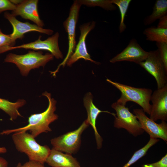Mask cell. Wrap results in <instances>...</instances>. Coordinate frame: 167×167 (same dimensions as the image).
<instances>
[{
  "label": "cell",
  "instance_id": "14",
  "mask_svg": "<svg viewBox=\"0 0 167 167\" xmlns=\"http://www.w3.org/2000/svg\"><path fill=\"white\" fill-rule=\"evenodd\" d=\"M149 52L144 50L138 43L136 40H131L127 46L121 53L111 59L112 63L123 61L133 62L139 64L147 58Z\"/></svg>",
  "mask_w": 167,
  "mask_h": 167
},
{
  "label": "cell",
  "instance_id": "30",
  "mask_svg": "<svg viewBox=\"0 0 167 167\" xmlns=\"http://www.w3.org/2000/svg\"><path fill=\"white\" fill-rule=\"evenodd\" d=\"M8 163L4 158L0 157V167H7Z\"/></svg>",
  "mask_w": 167,
  "mask_h": 167
},
{
  "label": "cell",
  "instance_id": "11",
  "mask_svg": "<svg viewBox=\"0 0 167 167\" xmlns=\"http://www.w3.org/2000/svg\"><path fill=\"white\" fill-rule=\"evenodd\" d=\"M4 16L12 26L13 32L10 35L15 44L16 40L23 39L24 34L28 32H36L48 35H51L54 32V31L51 29L44 28L35 24H32L28 22H22L8 12H5Z\"/></svg>",
  "mask_w": 167,
  "mask_h": 167
},
{
  "label": "cell",
  "instance_id": "19",
  "mask_svg": "<svg viewBox=\"0 0 167 167\" xmlns=\"http://www.w3.org/2000/svg\"><path fill=\"white\" fill-rule=\"evenodd\" d=\"M167 14V0H157L153 7L151 15L146 17L143 20L145 25H149Z\"/></svg>",
  "mask_w": 167,
  "mask_h": 167
},
{
  "label": "cell",
  "instance_id": "16",
  "mask_svg": "<svg viewBox=\"0 0 167 167\" xmlns=\"http://www.w3.org/2000/svg\"><path fill=\"white\" fill-rule=\"evenodd\" d=\"M91 93L90 92L87 93L84 98V104L87 113L88 117L87 120L94 130L97 148L99 149L101 148L102 146L103 139L98 133L96 127L97 117L101 112L110 113L114 117L116 116V114L108 111H102L99 109L93 103Z\"/></svg>",
  "mask_w": 167,
  "mask_h": 167
},
{
  "label": "cell",
  "instance_id": "27",
  "mask_svg": "<svg viewBox=\"0 0 167 167\" xmlns=\"http://www.w3.org/2000/svg\"><path fill=\"white\" fill-rule=\"evenodd\" d=\"M141 167H167V154H166L158 161L143 165Z\"/></svg>",
  "mask_w": 167,
  "mask_h": 167
},
{
  "label": "cell",
  "instance_id": "5",
  "mask_svg": "<svg viewBox=\"0 0 167 167\" xmlns=\"http://www.w3.org/2000/svg\"><path fill=\"white\" fill-rule=\"evenodd\" d=\"M89 125L86 119L77 129L52 139L50 142L53 148L71 155L75 153L80 146L81 135Z\"/></svg>",
  "mask_w": 167,
  "mask_h": 167
},
{
  "label": "cell",
  "instance_id": "31",
  "mask_svg": "<svg viewBox=\"0 0 167 167\" xmlns=\"http://www.w3.org/2000/svg\"><path fill=\"white\" fill-rule=\"evenodd\" d=\"M10 1L15 5H17L22 2V0H10Z\"/></svg>",
  "mask_w": 167,
  "mask_h": 167
},
{
  "label": "cell",
  "instance_id": "10",
  "mask_svg": "<svg viewBox=\"0 0 167 167\" xmlns=\"http://www.w3.org/2000/svg\"><path fill=\"white\" fill-rule=\"evenodd\" d=\"M133 113L137 117L141 127L144 131L147 133L150 137L159 138L167 141V123L166 121H161L157 123L146 115L141 109H135Z\"/></svg>",
  "mask_w": 167,
  "mask_h": 167
},
{
  "label": "cell",
  "instance_id": "25",
  "mask_svg": "<svg viewBox=\"0 0 167 167\" xmlns=\"http://www.w3.org/2000/svg\"><path fill=\"white\" fill-rule=\"evenodd\" d=\"M15 45L10 34H4L0 28V48L6 46H13Z\"/></svg>",
  "mask_w": 167,
  "mask_h": 167
},
{
  "label": "cell",
  "instance_id": "8",
  "mask_svg": "<svg viewBox=\"0 0 167 167\" xmlns=\"http://www.w3.org/2000/svg\"><path fill=\"white\" fill-rule=\"evenodd\" d=\"M81 5L78 0H75L71 5L68 18L63 22V27L67 33L68 40V49L67 54L64 60L58 66L56 70L51 71V74L55 76L60 67L65 66L71 56L74 52L76 47L75 29L78 19Z\"/></svg>",
  "mask_w": 167,
  "mask_h": 167
},
{
  "label": "cell",
  "instance_id": "32",
  "mask_svg": "<svg viewBox=\"0 0 167 167\" xmlns=\"http://www.w3.org/2000/svg\"><path fill=\"white\" fill-rule=\"evenodd\" d=\"M7 151V149L5 147H0V154L5 153Z\"/></svg>",
  "mask_w": 167,
  "mask_h": 167
},
{
  "label": "cell",
  "instance_id": "1",
  "mask_svg": "<svg viewBox=\"0 0 167 167\" xmlns=\"http://www.w3.org/2000/svg\"><path fill=\"white\" fill-rule=\"evenodd\" d=\"M49 101V105L46 110L40 113L31 114L28 118V124L19 128L7 129L1 132V135H9L15 133L29 131L31 134L36 138L41 133L52 131L49 125L57 120L58 115L54 113L56 110V101L51 98L50 93L47 92L43 93Z\"/></svg>",
  "mask_w": 167,
  "mask_h": 167
},
{
  "label": "cell",
  "instance_id": "4",
  "mask_svg": "<svg viewBox=\"0 0 167 167\" xmlns=\"http://www.w3.org/2000/svg\"><path fill=\"white\" fill-rule=\"evenodd\" d=\"M106 81L116 87L121 93L117 102L126 105L129 101L134 102L141 107L145 113L150 115L151 105L150 103L152 90L149 88H137L107 79Z\"/></svg>",
  "mask_w": 167,
  "mask_h": 167
},
{
  "label": "cell",
  "instance_id": "20",
  "mask_svg": "<svg viewBox=\"0 0 167 167\" xmlns=\"http://www.w3.org/2000/svg\"><path fill=\"white\" fill-rule=\"evenodd\" d=\"M146 40L151 41L167 43V29L152 26L146 28L143 31Z\"/></svg>",
  "mask_w": 167,
  "mask_h": 167
},
{
  "label": "cell",
  "instance_id": "3",
  "mask_svg": "<svg viewBox=\"0 0 167 167\" xmlns=\"http://www.w3.org/2000/svg\"><path fill=\"white\" fill-rule=\"evenodd\" d=\"M54 56L51 53L45 54L41 51L36 52L30 50L23 55L10 53L4 59L5 62L14 63L19 69L21 74L27 76L31 70L44 67L46 63L52 60Z\"/></svg>",
  "mask_w": 167,
  "mask_h": 167
},
{
  "label": "cell",
  "instance_id": "26",
  "mask_svg": "<svg viewBox=\"0 0 167 167\" xmlns=\"http://www.w3.org/2000/svg\"><path fill=\"white\" fill-rule=\"evenodd\" d=\"M16 7V5L12 3L10 0H0V14L8 10L13 11Z\"/></svg>",
  "mask_w": 167,
  "mask_h": 167
},
{
  "label": "cell",
  "instance_id": "29",
  "mask_svg": "<svg viewBox=\"0 0 167 167\" xmlns=\"http://www.w3.org/2000/svg\"><path fill=\"white\" fill-rule=\"evenodd\" d=\"M159 19L157 27L163 29H167V15L164 16Z\"/></svg>",
  "mask_w": 167,
  "mask_h": 167
},
{
  "label": "cell",
  "instance_id": "17",
  "mask_svg": "<svg viewBox=\"0 0 167 167\" xmlns=\"http://www.w3.org/2000/svg\"><path fill=\"white\" fill-rule=\"evenodd\" d=\"M45 163L52 167H81L76 158L69 154L52 148Z\"/></svg>",
  "mask_w": 167,
  "mask_h": 167
},
{
  "label": "cell",
  "instance_id": "6",
  "mask_svg": "<svg viewBox=\"0 0 167 167\" xmlns=\"http://www.w3.org/2000/svg\"><path fill=\"white\" fill-rule=\"evenodd\" d=\"M111 107L116 112L114 121V127L124 129L135 137L143 133L144 131L136 116L130 112L126 105L116 101L112 104Z\"/></svg>",
  "mask_w": 167,
  "mask_h": 167
},
{
  "label": "cell",
  "instance_id": "2",
  "mask_svg": "<svg viewBox=\"0 0 167 167\" xmlns=\"http://www.w3.org/2000/svg\"><path fill=\"white\" fill-rule=\"evenodd\" d=\"M12 138L16 150L26 154L29 160L43 164L45 163L51 150L49 146L41 145L27 132L13 133Z\"/></svg>",
  "mask_w": 167,
  "mask_h": 167
},
{
  "label": "cell",
  "instance_id": "9",
  "mask_svg": "<svg viewBox=\"0 0 167 167\" xmlns=\"http://www.w3.org/2000/svg\"><path fill=\"white\" fill-rule=\"evenodd\" d=\"M138 64L154 77L157 89L167 84V70L157 49L149 52L146 60Z\"/></svg>",
  "mask_w": 167,
  "mask_h": 167
},
{
  "label": "cell",
  "instance_id": "15",
  "mask_svg": "<svg viewBox=\"0 0 167 167\" xmlns=\"http://www.w3.org/2000/svg\"><path fill=\"white\" fill-rule=\"evenodd\" d=\"M38 0H25L16 5L15 10L11 13L16 17L19 16L22 18L33 22L37 26L42 28L44 25L41 19L38 10Z\"/></svg>",
  "mask_w": 167,
  "mask_h": 167
},
{
  "label": "cell",
  "instance_id": "24",
  "mask_svg": "<svg viewBox=\"0 0 167 167\" xmlns=\"http://www.w3.org/2000/svg\"><path fill=\"white\" fill-rule=\"evenodd\" d=\"M156 45L165 68L167 70V43L157 42Z\"/></svg>",
  "mask_w": 167,
  "mask_h": 167
},
{
  "label": "cell",
  "instance_id": "22",
  "mask_svg": "<svg viewBox=\"0 0 167 167\" xmlns=\"http://www.w3.org/2000/svg\"><path fill=\"white\" fill-rule=\"evenodd\" d=\"M111 2L118 7L121 15V20L119 26L120 33L123 32L126 26L124 23V19L131 0H110Z\"/></svg>",
  "mask_w": 167,
  "mask_h": 167
},
{
  "label": "cell",
  "instance_id": "23",
  "mask_svg": "<svg viewBox=\"0 0 167 167\" xmlns=\"http://www.w3.org/2000/svg\"><path fill=\"white\" fill-rule=\"evenodd\" d=\"M81 5L88 7L99 6L107 11H114L117 9L116 6L112 3L110 0H79Z\"/></svg>",
  "mask_w": 167,
  "mask_h": 167
},
{
  "label": "cell",
  "instance_id": "28",
  "mask_svg": "<svg viewBox=\"0 0 167 167\" xmlns=\"http://www.w3.org/2000/svg\"><path fill=\"white\" fill-rule=\"evenodd\" d=\"M16 167H44V164L34 161L29 160L24 164L18 163Z\"/></svg>",
  "mask_w": 167,
  "mask_h": 167
},
{
  "label": "cell",
  "instance_id": "7",
  "mask_svg": "<svg viewBox=\"0 0 167 167\" xmlns=\"http://www.w3.org/2000/svg\"><path fill=\"white\" fill-rule=\"evenodd\" d=\"M59 36V33L57 32L45 40H42L40 36L37 40L30 43L16 46H5L0 48V54L17 49H30L39 51L43 50L49 51L57 59H62L63 55L58 45Z\"/></svg>",
  "mask_w": 167,
  "mask_h": 167
},
{
  "label": "cell",
  "instance_id": "21",
  "mask_svg": "<svg viewBox=\"0 0 167 167\" xmlns=\"http://www.w3.org/2000/svg\"><path fill=\"white\" fill-rule=\"evenodd\" d=\"M157 139L150 137L148 143L143 147L135 151L129 160L122 167H130L144 156L149 149L159 141Z\"/></svg>",
  "mask_w": 167,
  "mask_h": 167
},
{
  "label": "cell",
  "instance_id": "18",
  "mask_svg": "<svg viewBox=\"0 0 167 167\" xmlns=\"http://www.w3.org/2000/svg\"><path fill=\"white\" fill-rule=\"evenodd\" d=\"M26 103V101L24 99H19L15 102H12L0 98V109L9 116L10 119L11 121L18 117H22L19 109Z\"/></svg>",
  "mask_w": 167,
  "mask_h": 167
},
{
  "label": "cell",
  "instance_id": "12",
  "mask_svg": "<svg viewBox=\"0 0 167 167\" xmlns=\"http://www.w3.org/2000/svg\"><path fill=\"white\" fill-rule=\"evenodd\" d=\"M96 22L94 21L83 24L80 26L79 29L80 34L79 42L76 46L74 52L67 60L66 64L71 66L72 64L80 59L86 61H89L96 64L100 63L92 60L88 53L86 48L85 40L88 33L94 29Z\"/></svg>",
  "mask_w": 167,
  "mask_h": 167
},
{
  "label": "cell",
  "instance_id": "13",
  "mask_svg": "<svg viewBox=\"0 0 167 167\" xmlns=\"http://www.w3.org/2000/svg\"><path fill=\"white\" fill-rule=\"evenodd\" d=\"M152 102L149 118L156 122L167 121V84L152 93Z\"/></svg>",
  "mask_w": 167,
  "mask_h": 167
}]
</instances>
